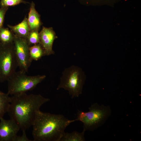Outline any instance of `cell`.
Instances as JSON below:
<instances>
[{"label":"cell","mask_w":141,"mask_h":141,"mask_svg":"<svg viewBox=\"0 0 141 141\" xmlns=\"http://www.w3.org/2000/svg\"><path fill=\"white\" fill-rule=\"evenodd\" d=\"M12 96L7 113L22 131H26L32 126L41 107L50 99L40 94L28 95L26 93Z\"/></svg>","instance_id":"obj_1"},{"label":"cell","mask_w":141,"mask_h":141,"mask_svg":"<svg viewBox=\"0 0 141 141\" xmlns=\"http://www.w3.org/2000/svg\"><path fill=\"white\" fill-rule=\"evenodd\" d=\"M75 121L62 114L37 113L32 126L33 141H60L67 127Z\"/></svg>","instance_id":"obj_2"},{"label":"cell","mask_w":141,"mask_h":141,"mask_svg":"<svg viewBox=\"0 0 141 141\" xmlns=\"http://www.w3.org/2000/svg\"><path fill=\"white\" fill-rule=\"evenodd\" d=\"M89 110L84 112L78 110L75 121H80L83 124V130L92 131L102 125L110 116L111 110L109 105H99L95 103L89 108Z\"/></svg>","instance_id":"obj_3"},{"label":"cell","mask_w":141,"mask_h":141,"mask_svg":"<svg viewBox=\"0 0 141 141\" xmlns=\"http://www.w3.org/2000/svg\"><path fill=\"white\" fill-rule=\"evenodd\" d=\"M57 90L63 89L68 91L71 97H77L82 93L85 77L79 67L72 65L63 72Z\"/></svg>","instance_id":"obj_4"},{"label":"cell","mask_w":141,"mask_h":141,"mask_svg":"<svg viewBox=\"0 0 141 141\" xmlns=\"http://www.w3.org/2000/svg\"><path fill=\"white\" fill-rule=\"evenodd\" d=\"M20 70L15 72L7 80L9 95L26 93L32 90L46 78L45 75L28 76Z\"/></svg>","instance_id":"obj_5"},{"label":"cell","mask_w":141,"mask_h":141,"mask_svg":"<svg viewBox=\"0 0 141 141\" xmlns=\"http://www.w3.org/2000/svg\"><path fill=\"white\" fill-rule=\"evenodd\" d=\"M17 67L13 43L7 45L0 43V82L7 81Z\"/></svg>","instance_id":"obj_6"},{"label":"cell","mask_w":141,"mask_h":141,"mask_svg":"<svg viewBox=\"0 0 141 141\" xmlns=\"http://www.w3.org/2000/svg\"><path fill=\"white\" fill-rule=\"evenodd\" d=\"M13 44L18 67L20 70L26 73L32 61L29 54L30 46L26 39L15 34Z\"/></svg>","instance_id":"obj_7"},{"label":"cell","mask_w":141,"mask_h":141,"mask_svg":"<svg viewBox=\"0 0 141 141\" xmlns=\"http://www.w3.org/2000/svg\"><path fill=\"white\" fill-rule=\"evenodd\" d=\"M0 141H14L20 129L17 124L10 119L0 118Z\"/></svg>","instance_id":"obj_8"},{"label":"cell","mask_w":141,"mask_h":141,"mask_svg":"<svg viewBox=\"0 0 141 141\" xmlns=\"http://www.w3.org/2000/svg\"><path fill=\"white\" fill-rule=\"evenodd\" d=\"M39 34L40 43L44 49L45 55L54 54L52 45L54 40L57 37L52 28L43 27Z\"/></svg>","instance_id":"obj_9"},{"label":"cell","mask_w":141,"mask_h":141,"mask_svg":"<svg viewBox=\"0 0 141 141\" xmlns=\"http://www.w3.org/2000/svg\"><path fill=\"white\" fill-rule=\"evenodd\" d=\"M27 20L30 31H38L42 24L40 15L36 10L35 4L33 1L31 4Z\"/></svg>","instance_id":"obj_10"},{"label":"cell","mask_w":141,"mask_h":141,"mask_svg":"<svg viewBox=\"0 0 141 141\" xmlns=\"http://www.w3.org/2000/svg\"><path fill=\"white\" fill-rule=\"evenodd\" d=\"M11 31L15 35L27 39L30 32L27 18L25 16L20 23L15 26L8 25Z\"/></svg>","instance_id":"obj_11"},{"label":"cell","mask_w":141,"mask_h":141,"mask_svg":"<svg viewBox=\"0 0 141 141\" xmlns=\"http://www.w3.org/2000/svg\"><path fill=\"white\" fill-rule=\"evenodd\" d=\"M85 131L83 130L81 132L73 131L71 133L66 132L63 134L60 141H84L85 140L84 133Z\"/></svg>","instance_id":"obj_12"},{"label":"cell","mask_w":141,"mask_h":141,"mask_svg":"<svg viewBox=\"0 0 141 141\" xmlns=\"http://www.w3.org/2000/svg\"><path fill=\"white\" fill-rule=\"evenodd\" d=\"M29 54L31 60L37 61L45 56L44 49L40 43L31 46L29 48Z\"/></svg>","instance_id":"obj_13"},{"label":"cell","mask_w":141,"mask_h":141,"mask_svg":"<svg viewBox=\"0 0 141 141\" xmlns=\"http://www.w3.org/2000/svg\"><path fill=\"white\" fill-rule=\"evenodd\" d=\"M9 95L0 91V118L7 113L10 101Z\"/></svg>","instance_id":"obj_14"},{"label":"cell","mask_w":141,"mask_h":141,"mask_svg":"<svg viewBox=\"0 0 141 141\" xmlns=\"http://www.w3.org/2000/svg\"><path fill=\"white\" fill-rule=\"evenodd\" d=\"M14 34L7 28L0 29V43L3 45L9 44L13 43Z\"/></svg>","instance_id":"obj_15"},{"label":"cell","mask_w":141,"mask_h":141,"mask_svg":"<svg viewBox=\"0 0 141 141\" xmlns=\"http://www.w3.org/2000/svg\"><path fill=\"white\" fill-rule=\"evenodd\" d=\"M30 46L40 43L39 33L38 31H30L26 39Z\"/></svg>","instance_id":"obj_16"},{"label":"cell","mask_w":141,"mask_h":141,"mask_svg":"<svg viewBox=\"0 0 141 141\" xmlns=\"http://www.w3.org/2000/svg\"><path fill=\"white\" fill-rule=\"evenodd\" d=\"M24 0H1V5L3 7L13 6L21 3H28Z\"/></svg>","instance_id":"obj_17"},{"label":"cell","mask_w":141,"mask_h":141,"mask_svg":"<svg viewBox=\"0 0 141 141\" xmlns=\"http://www.w3.org/2000/svg\"><path fill=\"white\" fill-rule=\"evenodd\" d=\"M25 131H22V134L21 136H17L15 138L14 141H32L27 137Z\"/></svg>","instance_id":"obj_18"},{"label":"cell","mask_w":141,"mask_h":141,"mask_svg":"<svg viewBox=\"0 0 141 141\" xmlns=\"http://www.w3.org/2000/svg\"><path fill=\"white\" fill-rule=\"evenodd\" d=\"M7 7H3L0 9V29L1 28L3 21L4 14Z\"/></svg>","instance_id":"obj_19"}]
</instances>
